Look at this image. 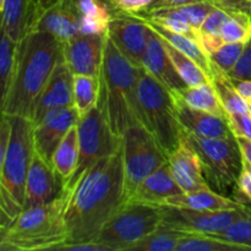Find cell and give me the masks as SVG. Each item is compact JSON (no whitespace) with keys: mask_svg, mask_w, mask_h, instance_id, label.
Here are the masks:
<instances>
[{"mask_svg":"<svg viewBox=\"0 0 251 251\" xmlns=\"http://www.w3.org/2000/svg\"><path fill=\"white\" fill-rule=\"evenodd\" d=\"M249 212H251V208L245 205L234 210L223 211H200L174 206H161L159 226L178 230L184 234L217 235Z\"/></svg>","mask_w":251,"mask_h":251,"instance_id":"cell-11","label":"cell"},{"mask_svg":"<svg viewBox=\"0 0 251 251\" xmlns=\"http://www.w3.org/2000/svg\"><path fill=\"white\" fill-rule=\"evenodd\" d=\"M161 225V206L124 202L98 233L96 243L108 251H130Z\"/></svg>","mask_w":251,"mask_h":251,"instance_id":"cell-8","label":"cell"},{"mask_svg":"<svg viewBox=\"0 0 251 251\" xmlns=\"http://www.w3.org/2000/svg\"><path fill=\"white\" fill-rule=\"evenodd\" d=\"M68 107H74V74L63 58L42 90L31 120L36 124L47 113Z\"/></svg>","mask_w":251,"mask_h":251,"instance_id":"cell-16","label":"cell"},{"mask_svg":"<svg viewBox=\"0 0 251 251\" xmlns=\"http://www.w3.org/2000/svg\"><path fill=\"white\" fill-rule=\"evenodd\" d=\"M11 135L0 176V221L9 226L25 205L26 179L34 152L33 123L25 117H9Z\"/></svg>","mask_w":251,"mask_h":251,"instance_id":"cell-4","label":"cell"},{"mask_svg":"<svg viewBox=\"0 0 251 251\" xmlns=\"http://www.w3.org/2000/svg\"><path fill=\"white\" fill-rule=\"evenodd\" d=\"M217 7V5L213 2H196V4H189V5H181V6L172 7L174 11L178 12L181 17L186 20L196 31H199L201 25L205 22L208 15Z\"/></svg>","mask_w":251,"mask_h":251,"instance_id":"cell-37","label":"cell"},{"mask_svg":"<svg viewBox=\"0 0 251 251\" xmlns=\"http://www.w3.org/2000/svg\"><path fill=\"white\" fill-rule=\"evenodd\" d=\"M172 93L190 107L212 113L218 117L227 118V113L221 103L212 82L199 86H186L181 90L173 91Z\"/></svg>","mask_w":251,"mask_h":251,"instance_id":"cell-26","label":"cell"},{"mask_svg":"<svg viewBox=\"0 0 251 251\" xmlns=\"http://www.w3.org/2000/svg\"><path fill=\"white\" fill-rule=\"evenodd\" d=\"M77 129L80 142L77 168L73 178L64 185V191L70 190L78 178L93 164L117 152L122 146V136L115 134L110 127L100 100H98L97 105L91 112L80 118Z\"/></svg>","mask_w":251,"mask_h":251,"instance_id":"cell-10","label":"cell"},{"mask_svg":"<svg viewBox=\"0 0 251 251\" xmlns=\"http://www.w3.org/2000/svg\"><path fill=\"white\" fill-rule=\"evenodd\" d=\"M184 233L159 226L154 232L140 240L130 251H176Z\"/></svg>","mask_w":251,"mask_h":251,"instance_id":"cell-33","label":"cell"},{"mask_svg":"<svg viewBox=\"0 0 251 251\" xmlns=\"http://www.w3.org/2000/svg\"><path fill=\"white\" fill-rule=\"evenodd\" d=\"M142 68L171 92L186 87V83L174 68L162 38L151 26Z\"/></svg>","mask_w":251,"mask_h":251,"instance_id":"cell-17","label":"cell"},{"mask_svg":"<svg viewBox=\"0 0 251 251\" xmlns=\"http://www.w3.org/2000/svg\"><path fill=\"white\" fill-rule=\"evenodd\" d=\"M185 140L198 154L203 176L212 190L225 195L237 188L243 167L237 137H201L185 132Z\"/></svg>","mask_w":251,"mask_h":251,"instance_id":"cell-7","label":"cell"},{"mask_svg":"<svg viewBox=\"0 0 251 251\" xmlns=\"http://www.w3.org/2000/svg\"><path fill=\"white\" fill-rule=\"evenodd\" d=\"M6 227L0 223V251H7L6 243H5V235H6Z\"/></svg>","mask_w":251,"mask_h":251,"instance_id":"cell-49","label":"cell"},{"mask_svg":"<svg viewBox=\"0 0 251 251\" xmlns=\"http://www.w3.org/2000/svg\"><path fill=\"white\" fill-rule=\"evenodd\" d=\"M237 189L244 198L251 201V166L243 158V167L237 181Z\"/></svg>","mask_w":251,"mask_h":251,"instance_id":"cell-42","label":"cell"},{"mask_svg":"<svg viewBox=\"0 0 251 251\" xmlns=\"http://www.w3.org/2000/svg\"><path fill=\"white\" fill-rule=\"evenodd\" d=\"M16 51L17 43L7 34L0 16V118L4 117L2 112L14 74Z\"/></svg>","mask_w":251,"mask_h":251,"instance_id":"cell-27","label":"cell"},{"mask_svg":"<svg viewBox=\"0 0 251 251\" xmlns=\"http://www.w3.org/2000/svg\"><path fill=\"white\" fill-rule=\"evenodd\" d=\"M173 98L174 103H176V117L186 134L201 137L234 136L229 127L227 118L218 117L212 113L190 107L174 95Z\"/></svg>","mask_w":251,"mask_h":251,"instance_id":"cell-18","label":"cell"},{"mask_svg":"<svg viewBox=\"0 0 251 251\" xmlns=\"http://www.w3.org/2000/svg\"><path fill=\"white\" fill-rule=\"evenodd\" d=\"M66 194L48 203L24 208L6 227L7 251L54 250L68 242L65 212Z\"/></svg>","mask_w":251,"mask_h":251,"instance_id":"cell-5","label":"cell"},{"mask_svg":"<svg viewBox=\"0 0 251 251\" xmlns=\"http://www.w3.org/2000/svg\"><path fill=\"white\" fill-rule=\"evenodd\" d=\"M2 5H4V0H0V14L2 11Z\"/></svg>","mask_w":251,"mask_h":251,"instance_id":"cell-50","label":"cell"},{"mask_svg":"<svg viewBox=\"0 0 251 251\" xmlns=\"http://www.w3.org/2000/svg\"><path fill=\"white\" fill-rule=\"evenodd\" d=\"M117 9L131 14H141L146 11L157 0H110Z\"/></svg>","mask_w":251,"mask_h":251,"instance_id":"cell-40","label":"cell"},{"mask_svg":"<svg viewBox=\"0 0 251 251\" xmlns=\"http://www.w3.org/2000/svg\"><path fill=\"white\" fill-rule=\"evenodd\" d=\"M244 203L235 201L223 194L216 193L211 188L202 190L181 193L167 199L162 206H174V207L191 208L200 211H223L234 210Z\"/></svg>","mask_w":251,"mask_h":251,"instance_id":"cell-23","label":"cell"},{"mask_svg":"<svg viewBox=\"0 0 251 251\" xmlns=\"http://www.w3.org/2000/svg\"><path fill=\"white\" fill-rule=\"evenodd\" d=\"M78 156H80L78 129L77 125H74L56 147L50 161L54 169L63 180L64 185L75 174L78 163Z\"/></svg>","mask_w":251,"mask_h":251,"instance_id":"cell-25","label":"cell"},{"mask_svg":"<svg viewBox=\"0 0 251 251\" xmlns=\"http://www.w3.org/2000/svg\"><path fill=\"white\" fill-rule=\"evenodd\" d=\"M162 42H163L164 48H166L174 68L176 69V71L184 80V82L186 83V86H199L211 82V78L207 75V73L203 71L202 68L199 66L193 59H190L188 55L178 50L176 47L172 46L164 38H162Z\"/></svg>","mask_w":251,"mask_h":251,"instance_id":"cell-31","label":"cell"},{"mask_svg":"<svg viewBox=\"0 0 251 251\" xmlns=\"http://www.w3.org/2000/svg\"><path fill=\"white\" fill-rule=\"evenodd\" d=\"M0 16L7 34L19 43L33 22V2L32 0H4Z\"/></svg>","mask_w":251,"mask_h":251,"instance_id":"cell-24","label":"cell"},{"mask_svg":"<svg viewBox=\"0 0 251 251\" xmlns=\"http://www.w3.org/2000/svg\"><path fill=\"white\" fill-rule=\"evenodd\" d=\"M184 193L174 180L169 163H164L136 186L125 202L144 203V205L162 206L167 199Z\"/></svg>","mask_w":251,"mask_h":251,"instance_id":"cell-20","label":"cell"},{"mask_svg":"<svg viewBox=\"0 0 251 251\" xmlns=\"http://www.w3.org/2000/svg\"><path fill=\"white\" fill-rule=\"evenodd\" d=\"M215 4L227 11L243 12L251 17V0H216Z\"/></svg>","mask_w":251,"mask_h":251,"instance_id":"cell-43","label":"cell"},{"mask_svg":"<svg viewBox=\"0 0 251 251\" xmlns=\"http://www.w3.org/2000/svg\"><path fill=\"white\" fill-rule=\"evenodd\" d=\"M29 29H41L53 34L61 42H66L80 33V25L66 0L46 10L32 24Z\"/></svg>","mask_w":251,"mask_h":251,"instance_id":"cell-22","label":"cell"},{"mask_svg":"<svg viewBox=\"0 0 251 251\" xmlns=\"http://www.w3.org/2000/svg\"><path fill=\"white\" fill-rule=\"evenodd\" d=\"M244 47L245 43H240V42H238V43H225L215 53L211 54L210 58L220 70L228 74L238 63L243 50H244Z\"/></svg>","mask_w":251,"mask_h":251,"instance_id":"cell-36","label":"cell"},{"mask_svg":"<svg viewBox=\"0 0 251 251\" xmlns=\"http://www.w3.org/2000/svg\"><path fill=\"white\" fill-rule=\"evenodd\" d=\"M64 193L68 242H95L103 226L125 202L122 146L88 168Z\"/></svg>","mask_w":251,"mask_h":251,"instance_id":"cell-1","label":"cell"},{"mask_svg":"<svg viewBox=\"0 0 251 251\" xmlns=\"http://www.w3.org/2000/svg\"><path fill=\"white\" fill-rule=\"evenodd\" d=\"M176 251H244L240 245L211 234H185Z\"/></svg>","mask_w":251,"mask_h":251,"instance_id":"cell-32","label":"cell"},{"mask_svg":"<svg viewBox=\"0 0 251 251\" xmlns=\"http://www.w3.org/2000/svg\"><path fill=\"white\" fill-rule=\"evenodd\" d=\"M100 96V77L74 75V108L81 117L97 105Z\"/></svg>","mask_w":251,"mask_h":251,"instance_id":"cell-30","label":"cell"},{"mask_svg":"<svg viewBox=\"0 0 251 251\" xmlns=\"http://www.w3.org/2000/svg\"><path fill=\"white\" fill-rule=\"evenodd\" d=\"M64 183L53 164L34 150L26 179L24 208L48 203L63 193Z\"/></svg>","mask_w":251,"mask_h":251,"instance_id":"cell-14","label":"cell"},{"mask_svg":"<svg viewBox=\"0 0 251 251\" xmlns=\"http://www.w3.org/2000/svg\"><path fill=\"white\" fill-rule=\"evenodd\" d=\"M233 80L251 81V38L245 43L244 50L234 68L228 73Z\"/></svg>","mask_w":251,"mask_h":251,"instance_id":"cell-38","label":"cell"},{"mask_svg":"<svg viewBox=\"0 0 251 251\" xmlns=\"http://www.w3.org/2000/svg\"><path fill=\"white\" fill-rule=\"evenodd\" d=\"M237 141L239 144L243 158L251 166V140L244 139V137H237Z\"/></svg>","mask_w":251,"mask_h":251,"instance_id":"cell-48","label":"cell"},{"mask_svg":"<svg viewBox=\"0 0 251 251\" xmlns=\"http://www.w3.org/2000/svg\"><path fill=\"white\" fill-rule=\"evenodd\" d=\"M233 83H234L238 92H239L240 96L244 98V100L247 102V104L249 105V108L251 109V81L233 80Z\"/></svg>","mask_w":251,"mask_h":251,"instance_id":"cell-46","label":"cell"},{"mask_svg":"<svg viewBox=\"0 0 251 251\" xmlns=\"http://www.w3.org/2000/svg\"><path fill=\"white\" fill-rule=\"evenodd\" d=\"M227 20L220 31L221 41L225 43H247L251 38V17L243 12L228 11Z\"/></svg>","mask_w":251,"mask_h":251,"instance_id":"cell-34","label":"cell"},{"mask_svg":"<svg viewBox=\"0 0 251 251\" xmlns=\"http://www.w3.org/2000/svg\"><path fill=\"white\" fill-rule=\"evenodd\" d=\"M64 42L48 32L29 29L17 43L11 83L5 100L4 117L32 119L36 102L51 73L64 58Z\"/></svg>","mask_w":251,"mask_h":251,"instance_id":"cell-2","label":"cell"},{"mask_svg":"<svg viewBox=\"0 0 251 251\" xmlns=\"http://www.w3.org/2000/svg\"><path fill=\"white\" fill-rule=\"evenodd\" d=\"M78 120L80 115L74 107L60 108L47 113L38 123L33 124L34 150L50 162L61 140L74 125H77Z\"/></svg>","mask_w":251,"mask_h":251,"instance_id":"cell-15","label":"cell"},{"mask_svg":"<svg viewBox=\"0 0 251 251\" xmlns=\"http://www.w3.org/2000/svg\"><path fill=\"white\" fill-rule=\"evenodd\" d=\"M150 25L139 14L115 7L108 26L107 36L118 50L135 66L142 68V60L149 42Z\"/></svg>","mask_w":251,"mask_h":251,"instance_id":"cell-12","label":"cell"},{"mask_svg":"<svg viewBox=\"0 0 251 251\" xmlns=\"http://www.w3.org/2000/svg\"><path fill=\"white\" fill-rule=\"evenodd\" d=\"M122 156L125 201L146 176L168 162L166 152L141 124L129 126L122 134Z\"/></svg>","mask_w":251,"mask_h":251,"instance_id":"cell-9","label":"cell"},{"mask_svg":"<svg viewBox=\"0 0 251 251\" xmlns=\"http://www.w3.org/2000/svg\"><path fill=\"white\" fill-rule=\"evenodd\" d=\"M216 237L240 245L244 251H251V212L233 222L225 232Z\"/></svg>","mask_w":251,"mask_h":251,"instance_id":"cell-35","label":"cell"},{"mask_svg":"<svg viewBox=\"0 0 251 251\" xmlns=\"http://www.w3.org/2000/svg\"><path fill=\"white\" fill-rule=\"evenodd\" d=\"M32 2H33V0H32ZM33 7H34V5H33Z\"/></svg>","mask_w":251,"mask_h":251,"instance_id":"cell-51","label":"cell"},{"mask_svg":"<svg viewBox=\"0 0 251 251\" xmlns=\"http://www.w3.org/2000/svg\"><path fill=\"white\" fill-rule=\"evenodd\" d=\"M140 75L141 68L130 63L105 36L100 100L110 127L119 136L129 126L142 125L139 102Z\"/></svg>","mask_w":251,"mask_h":251,"instance_id":"cell-3","label":"cell"},{"mask_svg":"<svg viewBox=\"0 0 251 251\" xmlns=\"http://www.w3.org/2000/svg\"><path fill=\"white\" fill-rule=\"evenodd\" d=\"M139 102L142 125L153 135L168 156L180 145L185 131L179 123L171 91L152 77L144 68L139 81Z\"/></svg>","mask_w":251,"mask_h":251,"instance_id":"cell-6","label":"cell"},{"mask_svg":"<svg viewBox=\"0 0 251 251\" xmlns=\"http://www.w3.org/2000/svg\"><path fill=\"white\" fill-rule=\"evenodd\" d=\"M105 34L78 33L64 42V60L74 75L100 77Z\"/></svg>","mask_w":251,"mask_h":251,"instance_id":"cell-13","label":"cell"},{"mask_svg":"<svg viewBox=\"0 0 251 251\" xmlns=\"http://www.w3.org/2000/svg\"><path fill=\"white\" fill-rule=\"evenodd\" d=\"M213 2L215 4L216 0H157L156 2L151 5L146 11H153V10L158 9H167V7H176V6H181V5H189V4H196V2ZM142 14V12H141Z\"/></svg>","mask_w":251,"mask_h":251,"instance_id":"cell-45","label":"cell"},{"mask_svg":"<svg viewBox=\"0 0 251 251\" xmlns=\"http://www.w3.org/2000/svg\"><path fill=\"white\" fill-rule=\"evenodd\" d=\"M147 24H149V22H147ZM149 25L162 37V38H164L167 42H169L172 46L176 47L178 50H180L181 53L188 55L190 59H193L199 66L202 68L203 71L207 73V75L210 76L211 78L212 60H211L210 55L206 53V50L201 47V44L199 43V42L194 41V39L189 38V37L186 36H183V34L176 33V32H172L169 31V29L163 28V27L158 26V25Z\"/></svg>","mask_w":251,"mask_h":251,"instance_id":"cell-29","label":"cell"},{"mask_svg":"<svg viewBox=\"0 0 251 251\" xmlns=\"http://www.w3.org/2000/svg\"><path fill=\"white\" fill-rule=\"evenodd\" d=\"M10 135H11V122H10V118H0V176H1L2 166H4L5 156H6V150L7 145H9ZM0 223L2 225L1 221H0Z\"/></svg>","mask_w":251,"mask_h":251,"instance_id":"cell-41","label":"cell"},{"mask_svg":"<svg viewBox=\"0 0 251 251\" xmlns=\"http://www.w3.org/2000/svg\"><path fill=\"white\" fill-rule=\"evenodd\" d=\"M60 0H33V5H34V17H33V22L36 21L37 17L39 16L41 14H43L46 10L50 9L51 6H54L55 4ZM32 22V24H33Z\"/></svg>","mask_w":251,"mask_h":251,"instance_id":"cell-47","label":"cell"},{"mask_svg":"<svg viewBox=\"0 0 251 251\" xmlns=\"http://www.w3.org/2000/svg\"><path fill=\"white\" fill-rule=\"evenodd\" d=\"M54 250L65 251H108L107 248L96 242H66L56 247Z\"/></svg>","mask_w":251,"mask_h":251,"instance_id":"cell-44","label":"cell"},{"mask_svg":"<svg viewBox=\"0 0 251 251\" xmlns=\"http://www.w3.org/2000/svg\"><path fill=\"white\" fill-rule=\"evenodd\" d=\"M211 82H212L213 87H215L216 92H217L221 103H222L227 114H230V113L251 112L244 98L238 92L232 78L225 71L220 70L213 63L212 70H211Z\"/></svg>","mask_w":251,"mask_h":251,"instance_id":"cell-28","label":"cell"},{"mask_svg":"<svg viewBox=\"0 0 251 251\" xmlns=\"http://www.w3.org/2000/svg\"><path fill=\"white\" fill-rule=\"evenodd\" d=\"M229 127L235 137L251 140V112L227 114Z\"/></svg>","mask_w":251,"mask_h":251,"instance_id":"cell-39","label":"cell"},{"mask_svg":"<svg viewBox=\"0 0 251 251\" xmlns=\"http://www.w3.org/2000/svg\"><path fill=\"white\" fill-rule=\"evenodd\" d=\"M168 163L174 180L184 193L210 188L203 176L200 159L188 144L185 136L180 145L168 154Z\"/></svg>","mask_w":251,"mask_h":251,"instance_id":"cell-19","label":"cell"},{"mask_svg":"<svg viewBox=\"0 0 251 251\" xmlns=\"http://www.w3.org/2000/svg\"><path fill=\"white\" fill-rule=\"evenodd\" d=\"M80 25V33L105 34L115 6L110 0H66Z\"/></svg>","mask_w":251,"mask_h":251,"instance_id":"cell-21","label":"cell"}]
</instances>
